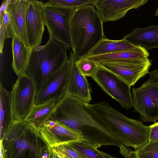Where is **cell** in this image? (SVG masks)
<instances>
[{"mask_svg": "<svg viewBox=\"0 0 158 158\" xmlns=\"http://www.w3.org/2000/svg\"><path fill=\"white\" fill-rule=\"evenodd\" d=\"M10 92L13 120H24L35 105L36 87L31 79L24 75L18 77Z\"/></svg>", "mask_w": 158, "mask_h": 158, "instance_id": "cell-7", "label": "cell"}, {"mask_svg": "<svg viewBox=\"0 0 158 158\" xmlns=\"http://www.w3.org/2000/svg\"><path fill=\"white\" fill-rule=\"evenodd\" d=\"M76 64L81 73L86 77H91L98 67L97 63L89 59L86 57L76 60Z\"/></svg>", "mask_w": 158, "mask_h": 158, "instance_id": "cell-26", "label": "cell"}, {"mask_svg": "<svg viewBox=\"0 0 158 158\" xmlns=\"http://www.w3.org/2000/svg\"><path fill=\"white\" fill-rule=\"evenodd\" d=\"M77 152L78 153V154H79V155H80V156L81 158H89L88 157L86 156H85L84 155H83L81 154V153H80L78 152Z\"/></svg>", "mask_w": 158, "mask_h": 158, "instance_id": "cell-35", "label": "cell"}, {"mask_svg": "<svg viewBox=\"0 0 158 158\" xmlns=\"http://www.w3.org/2000/svg\"><path fill=\"white\" fill-rule=\"evenodd\" d=\"M102 153L105 156L106 158H118L114 156H112L109 154H107L104 152H102Z\"/></svg>", "mask_w": 158, "mask_h": 158, "instance_id": "cell-33", "label": "cell"}, {"mask_svg": "<svg viewBox=\"0 0 158 158\" xmlns=\"http://www.w3.org/2000/svg\"><path fill=\"white\" fill-rule=\"evenodd\" d=\"M140 46L134 45L124 39L114 40L105 37L101 40L86 56H92L108 53L138 50Z\"/></svg>", "mask_w": 158, "mask_h": 158, "instance_id": "cell-20", "label": "cell"}, {"mask_svg": "<svg viewBox=\"0 0 158 158\" xmlns=\"http://www.w3.org/2000/svg\"><path fill=\"white\" fill-rule=\"evenodd\" d=\"M98 67L104 68L118 77L131 87L141 78L149 73L151 61L143 64L119 63H97Z\"/></svg>", "mask_w": 158, "mask_h": 158, "instance_id": "cell-14", "label": "cell"}, {"mask_svg": "<svg viewBox=\"0 0 158 158\" xmlns=\"http://www.w3.org/2000/svg\"><path fill=\"white\" fill-rule=\"evenodd\" d=\"M42 1L30 0L26 26L28 47L32 50L40 46L45 30Z\"/></svg>", "mask_w": 158, "mask_h": 158, "instance_id": "cell-12", "label": "cell"}, {"mask_svg": "<svg viewBox=\"0 0 158 158\" xmlns=\"http://www.w3.org/2000/svg\"><path fill=\"white\" fill-rule=\"evenodd\" d=\"M77 152L89 158H106L101 151L86 140H80L68 143Z\"/></svg>", "mask_w": 158, "mask_h": 158, "instance_id": "cell-23", "label": "cell"}, {"mask_svg": "<svg viewBox=\"0 0 158 158\" xmlns=\"http://www.w3.org/2000/svg\"><path fill=\"white\" fill-rule=\"evenodd\" d=\"M157 7L156 9V10L155 11V14L154 15L156 16H158V1L157 2Z\"/></svg>", "mask_w": 158, "mask_h": 158, "instance_id": "cell-34", "label": "cell"}, {"mask_svg": "<svg viewBox=\"0 0 158 158\" xmlns=\"http://www.w3.org/2000/svg\"><path fill=\"white\" fill-rule=\"evenodd\" d=\"M70 68L68 59L59 69L52 73L37 92L35 105L54 100L56 102L67 94Z\"/></svg>", "mask_w": 158, "mask_h": 158, "instance_id": "cell-10", "label": "cell"}, {"mask_svg": "<svg viewBox=\"0 0 158 158\" xmlns=\"http://www.w3.org/2000/svg\"><path fill=\"white\" fill-rule=\"evenodd\" d=\"M149 77L147 81L151 82L158 83V68L149 72Z\"/></svg>", "mask_w": 158, "mask_h": 158, "instance_id": "cell-31", "label": "cell"}, {"mask_svg": "<svg viewBox=\"0 0 158 158\" xmlns=\"http://www.w3.org/2000/svg\"><path fill=\"white\" fill-rule=\"evenodd\" d=\"M12 0H4L2 1L0 9V24L2 22L7 7Z\"/></svg>", "mask_w": 158, "mask_h": 158, "instance_id": "cell-30", "label": "cell"}, {"mask_svg": "<svg viewBox=\"0 0 158 158\" xmlns=\"http://www.w3.org/2000/svg\"><path fill=\"white\" fill-rule=\"evenodd\" d=\"M12 69L18 77L24 75L32 49L14 35L12 38Z\"/></svg>", "mask_w": 158, "mask_h": 158, "instance_id": "cell-19", "label": "cell"}, {"mask_svg": "<svg viewBox=\"0 0 158 158\" xmlns=\"http://www.w3.org/2000/svg\"><path fill=\"white\" fill-rule=\"evenodd\" d=\"M103 21L94 5L76 9L70 22L73 52L77 60L86 56L105 36Z\"/></svg>", "mask_w": 158, "mask_h": 158, "instance_id": "cell-3", "label": "cell"}, {"mask_svg": "<svg viewBox=\"0 0 158 158\" xmlns=\"http://www.w3.org/2000/svg\"><path fill=\"white\" fill-rule=\"evenodd\" d=\"M49 158H63L62 157L56 153L52 151L50 149V152Z\"/></svg>", "mask_w": 158, "mask_h": 158, "instance_id": "cell-32", "label": "cell"}, {"mask_svg": "<svg viewBox=\"0 0 158 158\" xmlns=\"http://www.w3.org/2000/svg\"><path fill=\"white\" fill-rule=\"evenodd\" d=\"M149 55L148 50L141 46L139 49L134 51L121 52L86 57L97 63H119L140 64L149 61Z\"/></svg>", "mask_w": 158, "mask_h": 158, "instance_id": "cell-17", "label": "cell"}, {"mask_svg": "<svg viewBox=\"0 0 158 158\" xmlns=\"http://www.w3.org/2000/svg\"><path fill=\"white\" fill-rule=\"evenodd\" d=\"M0 135L14 121L11 107V92L0 83Z\"/></svg>", "mask_w": 158, "mask_h": 158, "instance_id": "cell-22", "label": "cell"}, {"mask_svg": "<svg viewBox=\"0 0 158 158\" xmlns=\"http://www.w3.org/2000/svg\"><path fill=\"white\" fill-rule=\"evenodd\" d=\"M0 158H3L2 154L1 153H0Z\"/></svg>", "mask_w": 158, "mask_h": 158, "instance_id": "cell-36", "label": "cell"}, {"mask_svg": "<svg viewBox=\"0 0 158 158\" xmlns=\"http://www.w3.org/2000/svg\"><path fill=\"white\" fill-rule=\"evenodd\" d=\"M95 0H50L45 2L48 4L69 8H79L90 5H93Z\"/></svg>", "mask_w": 158, "mask_h": 158, "instance_id": "cell-27", "label": "cell"}, {"mask_svg": "<svg viewBox=\"0 0 158 158\" xmlns=\"http://www.w3.org/2000/svg\"><path fill=\"white\" fill-rule=\"evenodd\" d=\"M0 135L3 158H49V145L39 131L24 120H14Z\"/></svg>", "mask_w": 158, "mask_h": 158, "instance_id": "cell-1", "label": "cell"}, {"mask_svg": "<svg viewBox=\"0 0 158 158\" xmlns=\"http://www.w3.org/2000/svg\"><path fill=\"white\" fill-rule=\"evenodd\" d=\"M148 141H158V123L156 122L149 126Z\"/></svg>", "mask_w": 158, "mask_h": 158, "instance_id": "cell-29", "label": "cell"}, {"mask_svg": "<svg viewBox=\"0 0 158 158\" xmlns=\"http://www.w3.org/2000/svg\"><path fill=\"white\" fill-rule=\"evenodd\" d=\"M42 8L45 25L49 35L53 36L66 50L72 48L70 22L76 9L45 3H43Z\"/></svg>", "mask_w": 158, "mask_h": 158, "instance_id": "cell-6", "label": "cell"}, {"mask_svg": "<svg viewBox=\"0 0 158 158\" xmlns=\"http://www.w3.org/2000/svg\"><path fill=\"white\" fill-rule=\"evenodd\" d=\"M60 155V156H61L62 157V158H67V157H64V156H61V155Z\"/></svg>", "mask_w": 158, "mask_h": 158, "instance_id": "cell-37", "label": "cell"}, {"mask_svg": "<svg viewBox=\"0 0 158 158\" xmlns=\"http://www.w3.org/2000/svg\"><path fill=\"white\" fill-rule=\"evenodd\" d=\"M93 117L108 129L125 146L137 150L148 141L149 126L129 118L105 101L88 104Z\"/></svg>", "mask_w": 158, "mask_h": 158, "instance_id": "cell-2", "label": "cell"}, {"mask_svg": "<svg viewBox=\"0 0 158 158\" xmlns=\"http://www.w3.org/2000/svg\"><path fill=\"white\" fill-rule=\"evenodd\" d=\"M131 44L147 50L158 48V26L151 25L143 28L136 27L123 37Z\"/></svg>", "mask_w": 158, "mask_h": 158, "instance_id": "cell-18", "label": "cell"}, {"mask_svg": "<svg viewBox=\"0 0 158 158\" xmlns=\"http://www.w3.org/2000/svg\"><path fill=\"white\" fill-rule=\"evenodd\" d=\"M29 3L30 0H12L6 9L14 35L27 47L26 21Z\"/></svg>", "mask_w": 158, "mask_h": 158, "instance_id": "cell-16", "label": "cell"}, {"mask_svg": "<svg viewBox=\"0 0 158 158\" xmlns=\"http://www.w3.org/2000/svg\"><path fill=\"white\" fill-rule=\"evenodd\" d=\"M14 36V34L11 25L9 15L6 10L2 22L0 24V54L2 55L5 40L11 38Z\"/></svg>", "mask_w": 158, "mask_h": 158, "instance_id": "cell-25", "label": "cell"}, {"mask_svg": "<svg viewBox=\"0 0 158 158\" xmlns=\"http://www.w3.org/2000/svg\"><path fill=\"white\" fill-rule=\"evenodd\" d=\"M131 158H158V141H149L139 149L132 151L127 148Z\"/></svg>", "mask_w": 158, "mask_h": 158, "instance_id": "cell-24", "label": "cell"}, {"mask_svg": "<svg viewBox=\"0 0 158 158\" xmlns=\"http://www.w3.org/2000/svg\"><path fill=\"white\" fill-rule=\"evenodd\" d=\"M70 68L67 94L89 103L92 100L91 89L86 77L79 71L73 52L69 50Z\"/></svg>", "mask_w": 158, "mask_h": 158, "instance_id": "cell-15", "label": "cell"}, {"mask_svg": "<svg viewBox=\"0 0 158 158\" xmlns=\"http://www.w3.org/2000/svg\"><path fill=\"white\" fill-rule=\"evenodd\" d=\"M133 106L144 122L156 123L158 119V83L146 81L132 89Z\"/></svg>", "mask_w": 158, "mask_h": 158, "instance_id": "cell-9", "label": "cell"}, {"mask_svg": "<svg viewBox=\"0 0 158 158\" xmlns=\"http://www.w3.org/2000/svg\"><path fill=\"white\" fill-rule=\"evenodd\" d=\"M56 102L54 100L40 105H35L24 120L38 130L49 120Z\"/></svg>", "mask_w": 158, "mask_h": 158, "instance_id": "cell-21", "label": "cell"}, {"mask_svg": "<svg viewBox=\"0 0 158 158\" xmlns=\"http://www.w3.org/2000/svg\"><path fill=\"white\" fill-rule=\"evenodd\" d=\"M55 153L68 158H81L78 152L68 143L50 148Z\"/></svg>", "mask_w": 158, "mask_h": 158, "instance_id": "cell-28", "label": "cell"}, {"mask_svg": "<svg viewBox=\"0 0 158 158\" xmlns=\"http://www.w3.org/2000/svg\"><path fill=\"white\" fill-rule=\"evenodd\" d=\"M147 0H95L94 5L103 22L117 20L128 11L136 9L147 3Z\"/></svg>", "mask_w": 158, "mask_h": 158, "instance_id": "cell-13", "label": "cell"}, {"mask_svg": "<svg viewBox=\"0 0 158 158\" xmlns=\"http://www.w3.org/2000/svg\"><path fill=\"white\" fill-rule=\"evenodd\" d=\"M106 93L117 101L122 107L129 109L133 107L131 86L115 74L98 67L91 77Z\"/></svg>", "mask_w": 158, "mask_h": 158, "instance_id": "cell-8", "label": "cell"}, {"mask_svg": "<svg viewBox=\"0 0 158 158\" xmlns=\"http://www.w3.org/2000/svg\"><path fill=\"white\" fill-rule=\"evenodd\" d=\"M38 131L50 148L71 142L85 140L82 133L60 122L49 120Z\"/></svg>", "mask_w": 158, "mask_h": 158, "instance_id": "cell-11", "label": "cell"}, {"mask_svg": "<svg viewBox=\"0 0 158 158\" xmlns=\"http://www.w3.org/2000/svg\"><path fill=\"white\" fill-rule=\"evenodd\" d=\"M68 59L67 50L50 35L45 44L32 50L24 75L32 81L37 92L49 75L60 68Z\"/></svg>", "mask_w": 158, "mask_h": 158, "instance_id": "cell-4", "label": "cell"}, {"mask_svg": "<svg viewBox=\"0 0 158 158\" xmlns=\"http://www.w3.org/2000/svg\"><path fill=\"white\" fill-rule=\"evenodd\" d=\"M88 103L66 94L56 102L48 120L60 122L82 133L81 129L82 127H91L107 135L108 130L93 117Z\"/></svg>", "mask_w": 158, "mask_h": 158, "instance_id": "cell-5", "label": "cell"}]
</instances>
